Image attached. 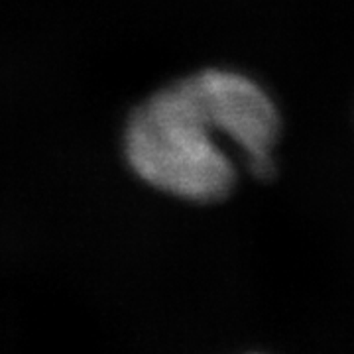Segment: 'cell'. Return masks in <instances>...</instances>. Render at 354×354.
<instances>
[{"label": "cell", "mask_w": 354, "mask_h": 354, "mask_svg": "<svg viewBox=\"0 0 354 354\" xmlns=\"http://www.w3.org/2000/svg\"><path fill=\"white\" fill-rule=\"evenodd\" d=\"M216 130L183 79L142 102L127 128V158L136 176L179 199L213 203L234 187L236 171Z\"/></svg>", "instance_id": "6da1fadb"}, {"label": "cell", "mask_w": 354, "mask_h": 354, "mask_svg": "<svg viewBox=\"0 0 354 354\" xmlns=\"http://www.w3.org/2000/svg\"><path fill=\"white\" fill-rule=\"evenodd\" d=\"M189 83L216 134L239 146L256 176H268L279 134V114L270 95L250 77L228 69H207L189 77Z\"/></svg>", "instance_id": "7a4b0ae2"}]
</instances>
